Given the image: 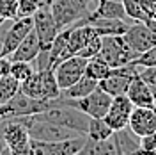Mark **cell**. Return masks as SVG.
Segmentation results:
<instances>
[{
	"label": "cell",
	"instance_id": "13",
	"mask_svg": "<svg viewBox=\"0 0 156 155\" xmlns=\"http://www.w3.org/2000/svg\"><path fill=\"white\" fill-rule=\"evenodd\" d=\"M39 50H41V43L37 39V34L32 29L25 36V39L14 48V52L9 55V59L11 61H30L32 62L39 55Z\"/></svg>",
	"mask_w": 156,
	"mask_h": 155
},
{
	"label": "cell",
	"instance_id": "26",
	"mask_svg": "<svg viewBox=\"0 0 156 155\" xmlns=\"http://www.w3.org/2000/svg\"><path fill=\"white\" fill-rule=\"evenodd\" d=\"M39 7H43L41 0H18V16H32Z\"/></svg>",
	"mask_w": 156,
	"mask_h": 155
},
{
	"label": "cell",
	"instance_id": "30",
	"mask_svg": "<svg viewBox=\"0 0 156 155\" xmlns=\"http://www.w3.org/2000/svg\"><path fill=\"white\" fill-rule=\"evenodd\" d=\"M11 71V59L9 55H0V77L7 75Z\"/></svg>",
	"mask_w": 156,
	"mask_h": 155
},
{
	"label": "cell",
	"instance_id": "32",
	"mask_svg": "<svg viewBox=\"0 0 156 155\" xmlns=\"http://www.w3.org/2000/svg\"><path fill=\"white\" fill-rule=\"evenodd\" d=\"M0 153H5V145H4V139L0 137Z\"/></svg>",
	"mask_w": 156,
	"mask_h": 155
},
{
	"label": "cell",
	"instance_id": "3",
	"mask_svg": "<svg viewBox=\"0 0 156 155\" xmlns=\"http://www.w3.org/2000/svg\"><path fill=\"white\" fill-rule=\"evenodd\" d=\"M92 2H98V0H53V4L50 6V11L53 14L58 30L85 18L94 9L90 6Z\"/></svg>",
	"mask_w": 156,
	"mask_h": 155
},
{
	"label": "cell",
	"instance_id": "22",
	"mask_svg": "<svg viewBox=\"0 0 156 155\" xmlns=\"http://www.w3.org/2000/svg\"><path fill=\"white\" fill-rule=\"evenodd\" d=\"M121 2H122V7H124L126 16L131 21H147L149 20L146 11L142 9L140 0H121Z\"/></svg>",
	"mask_w": 156,
	"mask_h": 155
},
{
	"label": "cell",
	"instance_id": "28",
	"mask_svg": "<svg viewBox=\"0 0 156 155\" xmlns=\"http://www.w3.org/2000/svg\"><path fill=\"white\" fill-rule=\"evenodd\" d=\"M138 141H140V152H144V153H156V132L140 137Z\"/></svg>",
	"mask_w": 156,
	"mask_h": 155
},
{
	"label": "cell",
	"instance_id": "15",
	"mask_svg": "<svg viewBox=\"0 0 156 155\" xmlns=\"http://www.w3.org/2000/svg\"><path fill=\"white\" fill-rule=\"evenodd\" d=\"M121 150H119V145H117L115 136L108 137V139H103V141H90L87 137L83 148L80 150L78 155H119Z\"/></svg>",
	"mask_w": 156,
	"mask_h": 155
},
{
	"label": "cell",
	"instance_id": "8",
	"mask_svg": "<svg viewBox=\"0 0 156 155\" xmlns=\"http://www.w3.org/2000/svg\"><path fill=\"white\" fill-rule=\"evenodd\" d=\"M32 20H34V32L37 34V39L41 43V50L48 52L51 47V41L58 34V27L53 20L50 7H39L32 14Z\"/></svg>",
	"mask_w": 156,
	"mask_h": 155
},
{
	"label": "cell",
	"instance_id": "23",
	"mask_svg": "<svg viewBox=\"0 0 156 155\" xmlns=\"http://www.w3.org/2000/svg\"><path fill=\"white\" fill-rule=\"evenodd\" d=\"M36 71V66L30 61H11V75L18 78L20 82H23L25 78H29Z\"/></svg>",
	"mask_w": 156,
	"mask_h": 155
},
{
	"label": "cell",
	"instance_id": "6",
	"mask_svg": "<svg viewBox=\"0 0 156 155\" xmlns=\"http://www.w3.org/2000/svg\"><path fill=\"white\" fill-rule=\"evenodd\" d=\"M68 102L76 109H80L82 112H85L89 118H105V114L108 112V107H110V102H112V96L98 86L87 96L78 98V100H68Z\"/></svg>",
	"mask_w": 156,
	"mask_h": 155
},
{
	"label": "cell",
	"instance_id": "2",
	"mask_svg": "<svg viewBox=\"0 0 156 155\" xmlns=\"http://www.w3.org/2000/svg\"><path fill=\"white\" fill-rule=\"evenodd\" d=\"M98 57L105 61L110 68H117V66L129 64L136 57V54L128 45L124 34H117V36H103L101 38V48L98 52Z\"/></svg>",
	"mask_w": 156,
	"mask_h": 155
},
{
	"label": "cell",
	"instance_id": "12",
	"mask_svg": "<svg viewBox=\"0 0 156 155\" xmlns=\"http://www.w3.org/2000/svg\"><path fill=\"white\" fill-rule=\"evenodd\" d=\"M126 96L131 100V104L135 107H153V104H154V95H153L151 87L140 78L138 70H136L135 75L131 77V82H129L128 91H126Z\"/></svg>",
	"mask_w": 156,
	"mask_h": 155
},
{
	"label": "cell",
	"instance_id": "11",
	"mask_svg": "<svg viewBox=\"0 0 156 155\" xmlns=\"http://www.w3.org/2000/svg\"><path fill=\"white\" fill-rule=\"evenodd\" d=\"M128 128L136 137H144L147 134L156 132V112L153 107H133Z\"/></svg>",
	"mask_w": 156,
	"mask_h": 155
},
{
	"label": "cell",
	"instance_id": "27",
	"mask_svg": "<svg viewBox=\"0 0 156 155\" xmlns=\"http://www.w3.org/2000/svg\"><path fill=\"white\" fill-rule=\"evenodd\" d=\"M99 48H101V36H94V38L90 39L83 48L78 52L76 55H82V57H85V59H90V57H94V55H98Z\"/></svg>",
	"mask_w": 156,
	"mask_h": 155
},
{
	"label": "cell",
	"instance_id": "20",
	"mask_svg": "<svg viewBox=\"0 0 156 155\" xmlns=\"http://www.w3.org/2000/svg\"><path fill=\"white\" fill-rule=\"evenodd\" d=\"M110 71L112 68L108 66L105 61H101V59L94 55V57H90L87 61V66H85V75H89L90 78H94V80H101V78H105L110 75Z\"/></svg>",
	"mask_w": 156,
	"mask_h": 155
},
{
	"label": "cell",
	"instance_id": "4",
	"mask_svg": "<svg viewBox=\"0 0 156 155\" xmlns=\"http://www.w3.org/2000/svg\"><path fill=\"white\" fill-rule=\"evenodd\" d=\"M87 61L89 59L82 57V55H71V57L58 61L57 64L53 66L55 78H57V84L60 87V91L68 89L69 86H73L78 78L85 73Z\"/></svg>",
	"mask_w": 156,
	"mask_h": 155
},
{
	"label": "cell",
	"instance_id": "10",
	"mask_svg": "<svg viewBox=\"0 0 156 155\" xmlns=\"http://www.w3.org/2000/svg\"><path fill=\"white\" fill-rule=\"evenodd\" d=\"M124 39L128 41V45L131 47V50L136 55L156 45L154 34L146 21H135L133 25L129 23L128 30L124 32Z\"/></svg>",
	"mask_w": 156,
	"mask_h": 155
},
{
	"label": "cell",
	"instance_id": "24",
	"mask_svg": "<svg viewBox=\"0 0 156 155\" xmlns=\"http://www.w3.org/2000/svg\"><path fill=\"white\" fill-rule=\"evenodd\" d=\"M131 62L135 64L136 68H149V66H156V45H154V47H151V48H147L146 52L138 54Z\"/></svg>",
	"mask_w": 156,
	"mask_h": 155
},
{
	"label": "cell",
	"instance_id": "16",
	"mask_svg": "<svg viewBox=\"0 0 156 155\" xmlns=\"http://www.w3.org/2000/svg\"><path fill=\"white\" fill-rule=\"evenodd\" d=\"M98 87V80L90 78L89 75H82L73 86H69L68 89H62L60 91V98H66V100H78V98L87 96L90 91H94Z\"/></svg>",
	"mask_w": 156,
	"mask_h": 155
},
{
	"label": "cell",
	"instance_id": "5",
	"mask_svg": "<svg viewBox=\"0 0 156 155\" xmlns=\"http://www.w3.org/2000/svg\"><path fill=\"white\" fill-rule=\"evenodd\" d=\"M136 66L133 62L124 64V66H117L112 68L110 75L105 78H101L98 82V86L101 87L103 91H107L110 96H117V95H126L128 86L131 82V77L136 73Z\"/></svg>",
	"mask_w": 156,
	"mask_h": 155
},
{
	"label": "cell",
	"instance_id": "33",
	"mask_svg": "<svg viewBox=\"0 0 156 155\" xmlns=\"http://www.w3.org/2000/svg\"><path fill=\"white\" fill-rule=\"evenodd\" d=\"M153 109H154V112H156V98H154V104H153Z\"/></svg>",
	"mask_w": 156,
	"mask_h": 155
},
{
	"label": "cell",
	"instance_id": "29",
	"mask_svg": "<svg viewBox=\"0 0 156 155\" xmlns=\"http://www.w3.org/2000/svg\"><path fill=\"white\" fill-rule=\"evenodd\" d=\"M140 4L149 18H156V0H140Z\"/></svg>",
	"mask_w": 156,
	"mask_h": 155
},
{
	"label": "cell",
	"instance_id": "31",
	"mask_svg": "<svg viewBox=\"0 0 156 155\" xmlns=\"http://www.w3.org/2000/svg\"><path fill=\"white\" fill-rule=\"evenodd\" d=\"M41 4H43V7H50L53 4V0H41Z\"/></svg>",
	"mask_w": 156,
	"mask_h": 155
},
{
	"label": "cell",
	"instance_id": "7",
	"mask_svg": "<svg viewBox=\"0 0 156 155\" xmlns=\"http://www.w3.org/2000/svg\"><path fill=\"white\" fill-rule=\"evenodd\" d=\"M34 29L32 16H18L12 20V25L5 30L0 43V55H11L14 48L25 39V36Z\"/></svg>",
	"mask_w": 156,
	"mask_h": 155
},
{
	"label": "cell",
	"instance_id": "1",
	"mask_svg": "<svg viewBox=\"0 0 156 155\" xmlns=\"http://www.w3.org/2000/svg\"><path fill=\"white\" fill-rule=\"evenodd\" d=\"M0 137L4 139L5 153L12 155H32L30 134L21 116L0 121Z\"/></svg>",
	"mask_w": 156,
	"mask_h": 155
},
{
	"label": "cell",
	"instance_id": "17",
	"mask_svg": "<svg viewBox=\"0 0 156 155\" xmlns=\"http://www.w3.org/2000/svg\"><path fill=\"white\" fill-rule=\"evenodd\" d=\"M39 73V84H41V100H55L60 96V87L55 78L53 68L37 70Z\"/></svg>",
	"mask_w": 156,
	"mask_h": 155
},
{
	"label": "cell",
	"instance_id": "18",
	"mask_svg": "<svg viewBox=\"0 0 156 155\" xmlns=\"http://www.w3.org/2000/svg\"><path fill=\"white\" fill-rule=\"evenodd\" d=\"M114 136L117 139V145H119V150L121 153H142L140 152V141H135L131 139L133 132L129 128H122V130H115ZM140 139V137H138Z\"/></svg>",
	"mask_w": 156,
	"mask_h": 155
},
{
	"label": "cell",
	"instance_id": "14",
	"mask_svg": "<svg viewBox=\"0 0 156 155\" xmlns=\"http://www.w3.org/2000/svg\"><path fill=\"white\" fill-rule=\"evenodd\" d=\"M87 23H90L98 36H117V34H124L129 27L126 20L121 18H92Z\"/></svg>",
	"mask_w": 156,
	"mask_h": 155
},
{
	"label": "cell",
	"instance_id": "21",
	"mask_svg": "<svg viewBox=\"0 0 156 155\" xmlns=\"http://www.w3.org/2000/svg\"><path fill=\"white\" fill-rule=\"evenodd\" d=\"M20 82L18 78H14L11 73L7 75H2L0 77V104H5L7 100L14 96L20 91Z\"/></svg>",
	"mask_w": 156,
	"mask_h": 155
},
{
	"label": "cell",
	"instance_id": "19",
	"mask_svg": "<svg viewBox=\"0 0 156 155\" xmlns=\"http://www.w3.org/2000/svg\"><path fill=\"white\" fill-rule=\"evenodd\" d=\"M112 134H114V130L108 127V123L103 118H90L89 119V128L85 136L90 141H103V139H108Z\"/></svg>",
	"mask_w": 156,
	"mask_h": 155
},
{
	"label": "cell",
	"instance_id": "25",
	"mask_svg": "<svg viewBox=\"0 0 156 155\" xmlns=\"http://www.w3.org/2000/svg\"><path fill=\"white\" fill-rule=\"evenodd\" d=\"M0 18L2 20L18 18V0H0Z\"/></svg>",
	"mask_w": 156,
	"mask_h": 155
},
{
	"label": "cell",
	"instance_id": "9",
	"mask_svg": "<svg viewBox=\"0 0 156 155\" xmlns=\"http://www.w3.org/2000/svg\"><path fill=\"white\" fill-rule=\"evenodd\" d=\"M133 104L131 100L126 96V95H117V96H112V102H110V107H108V112L105 114V121L108 123V127L115 132V130H122L128 127V121H129V114L133 111Z\"/></svg>",
	"mask_w": 156,
	"mask_h": 155
}]
</instances>
